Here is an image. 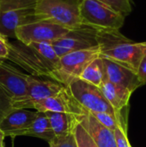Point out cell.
<instances>
[{"label":"cell","mask_w":146,"mask_h":147,"mask_svg":"<svg viewBox=\"0 0 146 147\" xmlns=\"http://www.w3.org/2000/svg\"><path fill=\"white\" fill-rule=\"evenodd\" d=\"M8 60L31 76L53 80V73L59 65L60 58L56 53L52 43L24 44L15 40H9Z\"/></svg>","instance_id":"6da1fadb"},{"label":"cell","mask_w":146,"mask_h":147,"mask_svg":"<svg viewBox=\"0 0 146 147\" xmlns=\"http://www.w3.org/2000/svg\"><path fill=\"white\" fill-rule=\"evenodd\" d=\"M81 0H40L34 10L39 20H48L68 29L82 26Z\"/></svg>","instance_id":"7a4b0ae2"},{"label":"cell","mask_w":146,"mask_h":147,"mask_svg":"<svg viewBox=\"0 0 146 147\" xmlns=\"http://www.w3.org/2000/svg\"><path fill=\"white\" fill-rule=\"evenodd\" d=\"M82 25L96 29H120L125 16L99 0H81Z\"/></svg>","instance_id":"3957f363"},{"label":"cell","mask_w":146,"mask_h":147,"mask_svg":"<svg viewBox=\"0 0 146 147\" xmlns=\"http://www.w3.org/2000/svg\"><path fill=\"white\" fill-rule=\"evenodd\" d=\"M100 55V47H96L72 52L60 57L59 65L53 73V80L68 87L72 81L79 78L85 68Z\"/></svg>","instance_id":"277c9868"},{"label":"cell","mask_w":146,"mask_h":147,"mask_svg":"<svg viewBox=\"0 0 146 147\" xmlns=\"http://www.w3.org/2000/svg\"><path fill=\"white\" fill-rule=\"evenodd\" d=\"M66 88L75 101L86 110L91 113H108L121 117L120 113L117 112L108 102L100 87L77 78Z\"/></svg>","instance_id":"5b68a950"},{"label":"cell","mask_w":146,"mask_h":147,"mask_svg":"<svg viewBox=\"0 0 146 147\" xmlns=\"http://www.w3.org/2000/svg\"><path fill=\"white\" fill-rule=\"evenodd\" d=\"M70 30L52 21L40 20L19 27L15 30V40L24 44L34 42L52 43L65 36Z\"/></svg>","instance_id":"8992f818"},{"label":"cell","mask_w":146,"mask_h":147,"mask_svg":"<svg viewBox=\"0 0 146 147\" xmlns=\"http://www.w3.org/2000/svg\"><path fill=\"white\" fill-rule=\"evenodd\" d=\"M100 56L116 62L137 73L142 59L146 56V41L133 42L126 39L112 47L102 50Z\"/></svg>","instance_id":"52a82bcc"},{"label":"cell","mask_w":146,"mask_h":147,"mask_svg":"<svg viewBox=\"0 0 146 147\" xmlns=\"http://www.w3.org/2000/svg\"><path fill=\"white\" fill-rule=\"evenodd\" d=\"M59 57L67 53L99 47L97 29L82 25L78 28L71 29L65 36L52 43Z\"/></svg>","instance_id":"ba28073f"},{"label":"cell","mask_w":146,"mask_h":147,"mask_svg":"<svg viewBox=\"0 0 146 147\" xmlns=\"http://www.w3.org/2000/svg\"><path fill=\"white\" fill-rule=\"evenodd\" d=\"M65 88L66 87L52 79H43L30 75L27 94L21 98L12 100V107L13 109H33L35 102L54 96Z\"/></svg>","instance_id":"9c48e42d"},{"label":"cell","mask_w":146,"mask_h":147,"mask_svg":"<svg viewBox=\"0 0 146 147\" xmlns=\"http://www.w3.org/2000/svg\"><path fill=\"white\" fill-rule=\"evenodd\" d=\"M29 78V74L0 59V86L12 97V100L21 98L27 94Z\"/></svg>","instance_id":"30bf717a"},{"label":"cell","mask_w":146,"mask_h":147,"mask_svg":"<svg viewBox=\"0 0 146 147\" xmlns=\"http://www.w3.org/2000/svg\"><path fill=\"white\" fill-rule=\"evenodd\" d=\"M77 122L87 131L98 147H117L114 131L101 124L93 115L83 108L81 114L76 115Z\"/></svg>","instance_id":"8fae6325"},{"label":"cell","mask_w":146,"mask_h":147,"mask_svg":"<svg viewBox=\"0 0 146 147\" xmlns=\"http://www.w3.org/2000/svg\"><path fill=\"white\" fill-rule=\"evenodd\" d=\"M37 116V111L24 109H12L1 121L0 129L5 136L15 138L23 136L24 132L32 125Z\"/></svg>","instance_id":"7c38bea8"},{"label":"cell","mask_w":146,"mask_h":147,"mask_svg":"<svg viewBox=\"0 0 146 147\" xmlns=\"http://www.w3.org/2000/svg\"><path fill=\"white\" fill-rule=\"evenodd\" d=\"M33 109L39 112H59L73 115L81 114L83 107L75 101L67 88L59 94L35 102Z\"/></svg>","instance_id":"4fadbf2b"},{"label":"cell","mask_w":146,"mask_h":147,"mask_svg":"<svg viewBox=\"0 0 146 147\" xmlns=\"http://www.w3.org/2000/svg\"><path fill=\"white\" fill-rule=\"evenodd\" d=\"M40 21L34 8L3 11L0 14V34L15 40V30L25 24Z\"/></svg>","instance_id":"5bb4252c"},{"label":"cell","mask_w":146,"mask_h":147,"mask_svg":"<svg viewBox=\"0 0 146 147\" xmlns=\"http://www.w3.org/2000/svg\"><path fill=\"white\" fill-rule=\"evenodd\" d=\"M102 59L105 66V80L122 86L129 90L132 93L142 85L136 72L116 62Z\"/></svg>","instance_id":"9a60e30c"},{"label":"cell","mask_w":146,"mask_h":147,"mask_svg":"<svg viewBox=\"0 0 146 147\" xmlns=\"http://www.w3.org/2000/svg\"><path fill=\"white\" fill-rule=\"evenodd\" d=\"M100 89L108 102L119 113H120L121 110L127 106L133 94L129 90L108 80H104V82L101 84Z\"/></svg>","instance_id":"2e32d148"},{"label":"cell","mask_w":146,"mask_h":147,"mask_svg":"<svg viewBox=\"0 0 146 147\" xmlns=\"http://www.w3.org/2000/svg\"><path fill=\"white\" fill-rule=\"evenodd\" d=\"M56 138H64L73 132L77 123L76 115L59 112H46Z\"/></svg>","instance_id":"e0dca14e"},{"label":"cell","mask_w":146,"mask_h":147,"mask_svg":"<svg viewBox=\"0 0 146 147\" xmlns=\"http://www.w3.org/2000/svg\"><path fill=\"white\" fill-rule=\"evenodd\" d=\"M23 136H31L42 139L48 143L56 139L48 116L45 112L37 111V116L32 125L24 132Z\"/></svg>","instance_id":"ac0fdd59"},{"label":"cell","mask_w":146,"mask_h":147,"mask_svg":"<svg viewBox=\"0 0 146 147\" xmlns=\"http://www.w3.org/2000/svg\"><path fill=\"white\" fill-rule=\"evenodd\" d=\"M79 78L100 87L105 80V66L103 59L100 56L94 59L85 68Z\"/></svg>","instance_id":"d6986e66"},{"label":"cell","mask_w":146,"mask_h":147,"mask_svg":"<svg viewBox=\"0 0 146 147\" xmlns=\"http://www.w3.org/2000/svg\"><path fill=\"white\" fill-rule=\"evenodd\" d=\"M40 0H0V10L7 11L21 9L35 8Z\"/></svg>","instance_id":"ffe728a7"},{"label":"cell","mask_w":146,"mask_h":147,"mask_svg":"<svg viewBox=\"0 0 146 147\" xmlns=\"http://www.w3.org/2000/svg\"><path fill=\"white\" fill-rule=\"evenodd\" d=\"M91 113V112H90ZM93 116L104 127H108V129L114 131L118 127L123 126L122 124V118L108 114V113H91Z\"/></svg>","instance_id":"44dd1931"},{"label":"cell","mask_w":146,"mask_h":147,"mask_svg":"<svg viewBox=\"0 0 146 147\" xmlns=\"http://www.w3.org/2000/svg\"><path fill=\"white\" fill-rule=\"evenodd\" d=\"M73 134L77 147H98L87 131L78 122L74 127Z\"/></svg>","instance_id":"7402d4cb"},{"label":"cell","mask_w":146,"mask_h":147,"mask_svg":"<svg viewBox=\"0 0 146 147\" xmlns=\"http://www.w3.org/2000/svg\"><path fill=\"white\" fill-rule=\"evenodd\" d=\"M105 4L110 6L116 11L124 15L125 16L131 13L132 4L130 0H99Z\"/></svg>","instance_id":"603a6c76"},{"label":"cell","mask_w":146,"mask_h":147,"mask_svg":"<svg viewBox=\"0 0 146 147\" xmlns=\"http://www.w3.org/2000/svg\"><path fill=\"white\" fill-rule=\"evenodd\" d=\"M12 109V97L0 86V122Z\"/></svg>","instance_id":"cb8c5ba5"},{"label":"cell","mask_w":146,"mask_h":147,"mask_svg":"<svg viewBox=\"0 0 146 147\" xmlns=\"http://www.w3.org/2000/svg\"><path fill=\"white\" fill-rule=\"evenodd\" d=\"M114 133L115 136L117 147H132L129 144L127 135H126V130L124 126L118 127L114 131Z\"/></svg>","instance_id":"d4e9b609"},{"label":"cell","mask_w":146,"mask_h":147,"mask_svg":"<svg viewBox=\"0 0 146 147\" xmlns=\"http://www.w3.org/2000/svg\"><path fill=\"white\" fill-rule=\"evenodd\" d=\"M55 147H77L73 132L64 138H56L54 140Z\"/></svg>","instance_id":"484cf974"},{"label":"cell","mask_w":146,"mask_h":147,"mask_svg":"<svg viewBox=\"0 0 146 147\" xmlns=\"http://www.w3.org/2000/svg\"><path fill=\"white\" fill-rule=\"evenodd\" d=\"M9 55V38L0 34V59H8Z\"/></svg>","instance_id":"4316f807"},{"label":"cell","mask_w":146,"mask_h":147,"mask_svg":"<svg viewBox=\"0 0 146 147\" xmlns=\"http://www.w3.org/2000/svg\"><path fill=\"white\" fill-rule=\"evenodd\" d=\"M137 75L142 85L146 84V56L142 59L139 65V70L137 71Z\"/></svg>","instance_id":"83f0119b"},{"label":"cell","mask_w":146,"mask_h":147,"mask_svg":"<svg viewBox=\"0 0 146 147\" xmlns=\"http://www.w3.org/2000/svg\"><path fill=\"white\" fill-rule=\"evenodd\" d=\"M4 138H5V134H4V133L0 129V147H4V145H3Z\"/></svg>","instance_id":"f1b7e54d"},{"label":"cell","mask_w":146,"mask_h":147,"mask_svg":"<svg viewBox=\"0 0 146 147\" xmlns=\"http://www.w3.org/2000/svg\"><path fill=\"white\" fill-rule=\"evenodd\" d=\"M49 147H55V146H54V140H52V142L49 143Z\"/></svg>","instance_id":"f546056e"},{"label":"cell","mask_w":146,"mask_h":147,"mask_svg":"<svg viewBox=\"0 0 146 147\" xmlns=\"http://www.w3.org/2000/svg\"><path fill=\"white\" fill-rule=\"evenodd\" d=\"M0 14H1V10H0Z\"/></svg>","instance_id":"4dcf8cb0"}]
</instances>
